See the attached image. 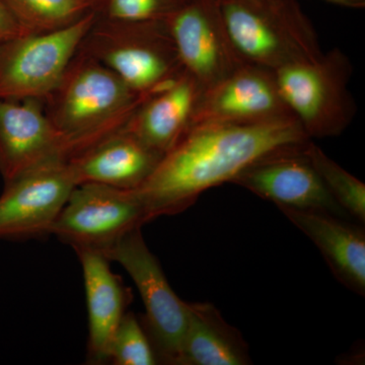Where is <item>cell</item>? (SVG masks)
Masks as SVG:
<instances>
[{"label":"cell","instance_id":"cell-22","mask_svg":"<svg viewBox=\"0 0 365 365\" xmlns=\"http://www.w3.org/2000/svg\"><path fill=\"white\" fill-rule=\"evenodd\" d=\"M192 0H103L98 16L115 21H165Z\"/></svg>","mask_w":365,"mask_h":365},{"label":"cell","instance_id":"cell-17","mask_svg":"<svg viewBox=\"0 0 365 365\" xmlns=\"http://www.w3.org/2000/svg\"><path fill=\"white\" fill-rule=\"evenodd\" d=\"M202 86L185 71L170 86L140 103L125 128L141 143L165 155L193 124Z\"/></svg>","mask_w":365,"mask_h":365},{"label":"cell","instance_id":"cell-12","mask_svg":"<svg viewBox=\"0 0 365 365\" xmlns=\"http://www.w3.org/2000/svg\"><path fill=\"white\" fill-rule=\"evenodd\" d=\"M307 143L260 158L230 182L271 201L277 207L324 211L351 220L334 200L307 158L304 153Z\"/></svg>","mask_w":365,"mask_h":365},{"label":"cell","instance_id":"cell-23","mask_svg":"<svg viewBox=\"0 0 365 365\" xmlns=\"http://www.w3.org/2000/svg\"><path fill=\"white\" fill-rule=\"evenodd\" d=\"M23 35H26L23 29L19 25L4 0H0V44Z\"/></svg>","mask_w":365,"mask_h":365},{"label":"cell","instance_id":"cell-11","mask_svg":"<svg viewBox=\"0 0 365 365\" xmlns=\"http://www.w3.org/2000/svg\"><path fill=\"white\" fill-rule=\"evenodd\" d=\"M185 71L207 88L244 66L218 0H192L165 20Z\"/></svg>","mask_w":365,"mask_h":365},{"label":"cell","instance_id":"cell-24","mask_svg":"<svg viewBox=\"0 0 365 365\" xmlns=\"http://www.w3.org/2000/svg\"><path fill=\"white\" fill-rule=\"evenodd\" d=\"M324 1L336 4V6L351 7V9H361L365 4V0H324Z\"/></svg>","mask_w":365,"mask_h":365},{"label":"cell","instance_id":"cell-15","mask_svg":"<svg viewBox=\"0 0 365 365\" xmlns=\"http://www.w3.org/2000/svg\"><path fill=\"white\" fill-rule=\"evenodd\" d=\"M278 209L316 245L336 279L364 297V230L349 220L324 211L283 206H278Z\"/></svg>","mask_w":365,"mask_h":365},{"label":"cell","instance_id":"cell-8","mask_svg":"<svg viewBox=\"0 0 365 365\" xmlns=\"http://www.w3.org/2000/svg\"><path fill=\"white\" fill-rule=\"evenodd\" d=\"M144 223L143 205L133 190L86 182L72 191L50 235L74 250L104 253Z\"/></svg>","mask_w":365,"mask_h":365},{"label":"cell","instance_id":"cell-20","mask_svg":"<svg viewBox=\"0 0 365 365\" xmlns=\"http://www.w3.org/2000/svg\"><path fill=\"white\" fill-rule=\"evenodd\" d=\"M304 153L325 184L329 193L346 215L360 223L365 222V185L313 143L307 141Z\"/></svg>","mask_w":365,"mask_h":365},{"label":"cell","instance_id":"cell-7","mask_svg":"<svg viewBox=\"0 0 365 365\" xmlns=\"http://www.w3.org/2000/svg\"><path fill=\"white\" fill-rule=\"evenodd\" d=\"M119 263L136 285L145 316L143 324L150 336L158 362L178 365L187 326V302L170 287L157 257L146 246L137 227L104 253Z\"/></svg>","mask_w":365,"mask_h":365},{"label":"cell","instance_id":"cell-16","mask_svg":"<svg viewBox=\"0 0 365 365\" xmlns=\"http://www.w3.org/2000/svg\"><path fill=\"white\" fill-rule=\"evenodd\" d=\"M83 268L88 314V361L109 362L110 349L130 294L121 278L113 273L110 260L97 250H74Z\"/></svg>","mask_w":365,"mask_h":365},{"label":"cell","instance_id":"cell-2","mask_svg":"<svg viewBox=\"0 0 365 365\" xmlns=\"http://www.w3.org/2000/svg\"><path fill=\"white\" fill-rule=\"evenodd\" d=\"M143 100L109 67L78 50L43 102L52 123L76 143L78 155L122 128Z\"/></svg>","mask_w":365,"mask_h":365},{"label":"cell","instance_id":"cell-9","mask_svg":"<svg viewBox=\"0 0 365 365\" xmlns=\"http://www.w3.org/2000/svg\"><path fill=\"white\" fill-rule=\"evenodd\" d=\"M76 186L68 160L45 163L6 182L0 196V239L50 235Z\"/></svg>","mask_w":365,"mask_h":365},{"label":"cell","instance_id":"cell-5","mask_svg":"<svg viewBox=\"0 0 365 365\" xmlns=\"http://www.w3.org/2000/svg\"><path fill=\"white\" fill-rule=\"evenodd\" d=\"M273 72L283 102L309 139L340 135L352 123L356 105L348 86L353 66L339 48Z\"/></svg>","mask_w":365,"mask_h":365},{"label":"cell","instance_id":"cell-14","mask_svg":"<svg viewBox=\"0 0 365 365\" xmlns=\"http://www.w3.org/2000/svg\"><path fill=\"white\" fill-rule=\"evenodd\" d=\"M162 158L124 125L68 163L78 185L93 182L134 190L153 174Z\"/></svg>","mask_w":365,"mask_h":365},{"label":"cell","instance_id":"cell-3","mask_svg":"<svg viewBox=\"0 0 365 365\" xmlns=\"http://www.w3.org/2000/svg\"><path fill=\"white\" fill-rule=\"evenodd\" d=\"M230 41L242 61L276 71L323 55L313 25L297 0H218Z\"/></svg>","mask_w":365,"mask_h":365},{"label":"cell","instance_id":"cell-19","mask_svg":"<svg viewBox=\"0 0 365 365\" xmlns=\"http://www.w3.org/2000/svg\"><path fill=\"white\" fill-rule=\"evenodd\" d=\"M26 35L67 28L93 11L103 0H4Z\"/></svg>","mask_w":365,"mask_h":365},{"label":"cell","instance_id":"cell-4","mask_svg":"<svg viewBox=\"0 0 365 365\" xmlns=\"http://www.w3.org/2000/svg\"><path fill=\"white\" fill-rule=\"evenodd\" d=\"M78 50L109 67L144 98L185 71L165 21H115L98 14Z\"/></svg>","mask_w":365,"mask_h":365},{"label":"cell","instance_id":"cell-1","mask_svg":"<svg viewBox=\"0 0 365 365\" xmlns=\"http://www.w3.org/2000/svg\"><path fill=\"white\" fill-rule=\"evenodd\" d=\"M311 140L294 117L254 123H199L167 153L134 189L145 223L191 207L213 187L230 182L260 158Z\"/></svg>","mask_w":365,"mask_h":365},{"label":"cell","instance_id":"cell-13","mask_svg":"<svg viewBox=\"0 0 365 365\" xmlns=\"http://www.w3.org/2000/svg\"><path fill=\"white\" fill-rule=\"evenodd\" d=\"M294 117L281 98L274 72L244 64L215 85L204 88L193 124L254 123Z\"/></svg>","mask_w":365,"mask_h":365},{"label":"cell","instance_id":"cell-21","mask_svg":"<svg viewBox=\"0 0 365 365\" xmlns=\"http://www.w3.org/2000/svg\"><path fill=\"white\" fill-rule=\"evenodd\" d=\"M109 361L116 365L160 364L143 322L131 312L124 314L118 326L110 349Z\"/></svg>","mask_w":365,"mask_h":365},{"label":"cell","instance_id":"cell-10","mask_svg":"<svg viewBox=\"0 0 365 365\" xmlns=\"http://www.w3.org/2000/svg\"><path fill=\"white\" fill-rule=\"evenodd\" d=\"M76 153L71 137L46 115L37 98H0V174L13 181L29 170Z\"/></svg>","mask_w":365,"mask_h":365},{"label":"cell","instance_id":"cell-6","mask_svg":"<svg viewBox=\"0 0 365 365\" xmlns=\"http://www.w3.org/2000/svg\"><path fill=\"white\" fill-rule=\"evenodd\" d=\"M97 18L98 11H93L67 28L0 44V98L44 101L58 86Z\"/></svg>","mask_w":365,"mask_h":365},{"label":"cell","instance_id":"cell-18","mask_svg":"<svg viewBox=\"0 0 365 365\" xmlns=\"http://www.w3.org/2000/svg\"><path fill=\"white\" fill-rule=\"evenodd\" d=\"M187 326L178 365H248V343L210 302H187Z\"/></svg>","mask_w":365,"mask_h":365}]
</instances>
